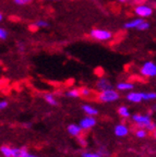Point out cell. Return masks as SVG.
<instances>
[{
    "label": "cell",
    "mask_w": 156,
    "mask_h": 157,
    "mask_svg": "<svg viewBox=\"0 0 156 157\" xmlns=\"http://www.w3.org/2000/svg\"><path fill=\"white\" fill-rule=\"evenodd\" d=\"M3 20V15H2V13H0V22Z\"/></svg>",
    "instance_id": "4316f807"
},
{
    "label": "cell",
    "mask_w": 156,
    "mask_h": 157,
    "mask_svg": "<svg viewBox=\"0 0 156 157\" xmlns=\"http://www.w3.org/2000/svg\"><path fill=\"white\" fill-rule=\"evenodd\" d=\"M81 132H82V129L79 124H69L68 127V133L71 134L72 136H80L81 135Z\"/></svg>",
    "instance_id": "7c38bea8"
},
{
    "label": "cell",
    "mask_w": 156,
    "mask_h": 157,
    "mask_svg": "<svg viewBox=\"0 0 156 157\" xmlns=\"http://www.w3.org/2000/svg\"><path fill=\"white\" fill-rule=\"evenodd\" d=\"M33 26L36 27V29H45V27L49 26V23L47 22L46 20H37L36 22L33 24Z\"/></svg>",
    "instance_id": "d6986e66"
},
{
    "label": "cell",
    "mask_w": 156,
    "mask_h": 157,
    "mask_svg": "<svg viewBox=\"0 0 156 157\" xmlns=\"http://www.w3.org/2000/svg\"><path fill=\"white\" fill-rule=\"evenodd\" d=\"M96 88L98 91H105V90H109L112 88V84L110 83V81L106 78H100L97 82H96Z\"/></svg>",
    "instance_id": "ba28073f"
},
{
    "label": "cell",
    "mask_w": 156,
    "mask_h": 157,
    "mask_svg": "<svg viewBox=\"0 0 156 157\" xmlns=\"http://www.w3.org/2000/svg\"><path fill=\"white\" fill-rule=\"evenodd\" d=\"M32 1L33 0H13V2L18 6H26V5H29Z\"/></svg>",
    "instance_id": "603a6c76"
},
{
    "label": "cell",
    "mask_w": 156,
    "mask_h": 157,
    "mask_svg": "<svg viewBox=\"0 0 156 157\" xmlns=\"http://www.w3.org/2000/svg\"><path fill=\"white\" fill-rule=\"evenodd\" d=\"M44 99H45V101H46L47 104H49V105H51V106H57V105H58V101H57V99H56V97H55L54 94H50V93L45 94Z\"/></svg>",
    "instance_id": "9a60e30c"
},
{
    "label": "cell",
    "mask_w": 156,
    "mask_h": 157,
    "mask_svg": "<svg viewBox=\"0 0 156 157\" xmlns=\"http://www.w3.org/2000/svg\"><path fill=\"white\" fill-rule=\"evenodd\" d=\"M66 96L69 98H79L80 97V88H72L66 93Z\"/></svg>",
    "instance_id": "2e32d148"
},
{
    "label": "cell",
    "mask_w": 156,
    "mask_h": 157,
    "mask_svg": "<svg viewBox=\"0 0 156 157\" xmlns=\"http://www.w3.org/2000/svg\"><path fill=\"white\" fill-rule=\"evenodd\" d=\"M118 1H119V2H122V3H123V2H127L128 0H118Z\"/></svg>",
    "instance_id": "83f0119b"
},
{
    "label": "cell",
    "mask_w": 156,
    "mask_h": 157,
    "mask_svg": "<svg viewBox=\"0 0 156 157\" xmlns=\"http://www.w3.org/2000/svg\"><path fill=\"white\" fill-rule=\"evenodd\" d=\"M119 97V93H118L117 90H114V87L102 91L98 94V99L103 103H114V101H118Z\"/></svg>",
    "instance_id": "7a4b0ae2"
},
{
    "label": "cell",
    "mask_w": 156,
    "mask_h": 157,
    "mask_svg": "<svg viewBox=\"0 0 156 157\" xmlns=\"http://www.w3.org/2000/svg\"><path fill=\"white\" fill-rule=\"evenodd\" d=\"M96 125V119L93 116H86L80 121V127L82 130H88Z\"/></svg>",
    "instance_id": "52a82bcc"
},
{
    "label": "cell",
    "mask_w": 156,
    "mask_h": 157,
    "mask_svg": "<svg viewBox=\"0 0 156 157\" xmlns=\"http://www.w3.org/2000/svg\"><path fill=\"white\" fill-rule=\"evenodd\" d=\"M83 111L86 113L88 116H96L98 113V110L95 107H93L91 105H83L82 106Z\"/></svg>",
    "instance_id": "5bb4252c"
},
{
    "label": "cell",
    "mask_w": 156,
    "mask_h": 157,
    "mask_svg": "<svg viewBox=\"0 0 156 157\" xmlns=\"http://www.w3.org/2000/svg\"><path fill=\"white\" fill-rule=\"evenodd\" d=\"M151 27V24H150L147 21H145V20H143L141 23H140L139 25H138V27L135 29H138V31H147V29Z\"/></svg>",
    "instance_id": "ffe728a7"
},
{
    "label": "cell",
    "mask_w": 156,
    "mask_h": 157,
    "mask_svg": "<svg viewBox=\"0 0 156 157\" xmlns=\"http://www.w3.org/2000/svg\"><path fill=\"white\" fill-rule=\"evenodd\" d=\"M90 36L95 40H99V42H108L110 39H112L114 35L108 29H91Z\"/></svg>",
    "instance_id": "6da1fadb"
},
{
    "label": "cell",
    "mask_w": 156,
    "mask_h": 157,
    "mask_svg": "<svg viewBox=\"0 0 156 157\" xmlns=\"http://www.w3.org/2000/svg\"><path fill=\"white\" fill-rule=\"evenodd\" d=\"M114 132H115L116 136L123 137V136H126V135L129 134V128H128L126 124H123V123H119V124H117L115 127Z\"/></svg>",
    "instance_id": "9c48e42d"
},
{
    "label": "cell",
    "mask_w": 156,
    "mask_h": 157,
    "mask_svg": "<svg viewBox=\"0 0 156 157\" xmlns=\"http://www.w3.org/2000/svg\"><path fill=\"white\" fill-rule=\"evenodd\" d=\"M135 135H137V137H139V139H144V137H146L147 131L145 130L144 128H141V129H138V130H137Z\"/></svg>",
    "instance_id": "44dd1931"
},
{
    "label": "cell",
    "mask_w": 156,
    "mask_h": 157,
    "mask_svg": "<svg viewBox=\"0 0 156 157\" xmlns=\"http://www.w3.org/2000/svg\"><path fill=\"white\" fill-rule=\"evenodd\" d=\"M56 1H58V0H56Z\"/></svg>",
    "instance_id": "f1b7e54d"
},
{
    "label": "cell",
    "mask_w": 156,
    "mask_h": 157,
    "mask_svg": "<svg viewBox=\"0 0 156 157\" xmlns=\"http://www.w3.org/2000/svg\"><path fill=\"white\" fill-rule=\"evenodd\" d=\"M118 113L119 116H121L122 118H129L130 117V111H129V108L127 106H120L118 108Z\"/></svg>",
    "instance_id": "e0dca14e"
},
{
    "label": "cell",
    "mask_w": 156,
    "mask_h": 157,
    "mask_svg": "<svg viewBox=\"0 0 156 157\" xmlns=\"http://www.w3.org/2000/svg\"><path fill=\"white\" fill-rule=\"evenodd\" d=\"M143 21L142 17H135V19H132L130 20L129 22H126L124 23V29H137L138 25Z\"/></svg>",
    "instance_id": "4fadbf2b"
},
{
    "label": "cell",
    "mask_w": 156,
    "mask_h": 157,
    "mask_svg": "<svg viewBox=\"0 0 156 157\" xmlns=\"http://www.w3.org/2000/svg\"><path fill=\"white\" fill-rule=\"evenodd\" d=\"M142 95V101H153L156 98V94L154 92H150V93H145V92H141Z\"/></svg>",
    "instance_id": "ac0fdd59"
},
{
    "label": "cell",
    "mask_w": 156,
    "mask_h": 157,
    "mask_svg": "<svg viewBox=\"0 0 156 157\" xmlns=\"http://www.w3.org/2000/svg\"><path fill=\"white\" fill-rule=\"evenodd\" d=\"M153 8L149 5H145V3H140L134 8V13L138 15V17H142V19L150 17L153 14Z\"/></svg>",
    "instance_id": "277c9868"
},
{
    "label": "cell",
    "mask_w": 156,
    "mask_h": 157,
    "mask_svg": "<svg viewBox=\"0 0 156 157\" xmlns=\"http://www.w3.org/2000/svg\"><path fill=\"white\" fill-rule=\"evenodd\" d=\"M8 37V32L5 29L0 27V39H7Z\"/></svg>",
    "instance_id": "d4e9b609"
},
{
    "label": "cell",
    "mask_w": 156,
    "mask_h": 157,
    "mask_svg": "<svg viewBox=\"0 0 156 157\" xmlns=\"http://www.w3.org/2000/svg\"><path fill=\"white\" fill-rule=\"evenodd\" d=\"M127 99L131 103L134 104H139L142 101V95L140 92H133V91H130V93L127 95Z\"/></svg>",
    "instance_id": "30bf717a"
},
{
    "label": "cell",
    "mask_w": 156,
    "mask_h": 157,
    "mask_svg": "<svg viewBox=\"0 0 156 157\" xmlns=\"http://www.w3.org/2000/svg\"><path fill=\"white\" fill-rule=\"evenodd\" d=\"M11 157H38V156L29 153L25 147H19V148L12 147V150H11Z\"/></svg>",
    "instance_id": "8992f818"
},
{
    "label": "cell",
    "mask_w": 156,
    "mask_h": 157,
    "mask_svg": "<svg viewBox=\"0 0 156 157\" xmlns=\"http://www.w3.org/2000/svg\"><path fill=\"white\" fill-rule=\"evenodd\" d=\"M82 157H104V156L100 155V154H98V153L85 152V153H82Z\"/></svg>",
    "instance_id": "cb8c5ba5"
},
{
    "label": "cell",
    "mask_w": 156,
    "mask_h": 157,
    "mask_svg": "<svg viewBox=\"0 0 156 157\" xmlns=\"http://www.w3.org/2000/svg\"><path fill=\"white\" fill-rule=\"evenodd\" d=\"M140 73L145 78H154L156 75V64L153 61H145L140 68Z\"/></svg>",
    "instance_id": "3957f363"
},
{
    "label": "cell",
    "mask_w": 156,
    "mask_h": 157,
    "mask_svg": "<svg viewBox=\"0 0 156 157\" xmlns=\"http://www.w3.org/2000/svg\"><path fill=\"white\" fill-rule=\"evenodd\" d=\"M91 94H92V92H91L90 88H88V87L80 88V95L83 96V97H90Z\"/></svg>",
    "instance_id": "7402d4cb"
},
{
    "label": "cell",
    "mask_w": 156,
    "mask_h": 157,
    "mask_svg": "<svg viewBox=\"0 0 156 157\" xmlns=\"http://www.w3.org/2000/svg\"><path fill=\"white\" fill-rule=\"evenodd\" d=\"M132 121L134 123H137L138 125L144 128L150 122H152L151 116L150 115H142V113H137V115L132 116Z\"/></svg>",
    "instance_id": "5b68a950"
},
{
    "label": "cell",
    "mask_w": 156,
    "mask_h": 157,
    "mask_svg": "<svg viewBox=\"0 0 156 157\" xmlns=\"http://www.w3.org/2000/svg\"><path fill=\"white\" fill-rule=\"evenodd\" d=\"M7 107H8V101H0V110H1V109H6Z\"/></svg>",
    "instance_id": "484cf974"
},
{
    "label": "cell",
    "mask_w": 156,
    "mask_h": 157,
    "mask_svg": "<svg viewBox=\"0 0 156 157\" xmlns=\"http://www.w3.org/2000/svg\"><path fill=\"white\" fill-rule=\"evenodd\" d=\"M116 88H117V91L120 92H127V91H132L134 88V84L131 83V82H120L116 85Z\"/></svg>",
    "instance_id": "8fae6325"
}]
</instances>
